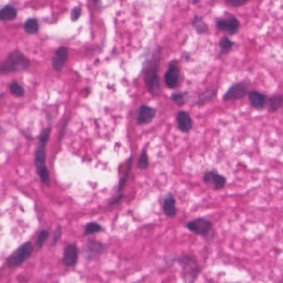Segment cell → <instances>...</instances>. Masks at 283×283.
Listing matches in <instances>:
<instances>
[{
	"label": "cell",
	"instance_id": "obj_14",
	"mask_svg": "<svg viewBox=\"0 0 283 283\" xmlns=\"http://www.w3.org/2000/svg\"><path fill=\"white\" fill-rule=\"evenodd\" d=\"M79 259V250L75 244H68L63 251V264L68 267H74Z\"/></svg>",
	"mask_w": 283,
	"mask_h": 283
},
{
	"label": "cell",
	"instance_id": "obj_28",
	"mask_svg": "<svg viewBox=\"0 0 283 283\" xmlns=\"http://www.w3.org/2000/svg\"><path fill=\"white\" fill-rule=\"evenodd\" d=\"M149 166V158H148L147 152L145 149L142 150V154L140 155L138 161V168L142 170H145Z\"/></svg>",
	"mask_w": 283,
	"mask_h": 283
},
{
	"label": "cell",
	"instance_id": "obj_16",
	"mask_svg": "<svg viewBox=\"0 0 283 283\" xmlns=\"http://www.w3.org/2000/svg\"><path fill=\"white\" fill-rule=\"evenodd\" d=\"M218 95V87H208L199 94L198 100L194 103V106H198V107L205 106V105L214 101L217 98Z\"/></svg>",
	"mask_w": 283,
	"mask_h": 283
},
{
	"label": "cell",
	"instance_id": "obj_26",
	"mask_svg": "<svg viewBox=\"0 0 283 283\" xmlns=\"http://www.w3.org/2000/svg\"><path fill=\"white\" fill-rule=\"evenodd\" d=\"M9 90L12 95H14L15 97H22L25 94V91L24 87L19 85L18 82H12L10 84L8 85Z\"/></svg>",
	"mask_w": 283,
	"mask_h": 283
},
{
	"label": "cell",
	"instance_id": "obj_25",
	"mask_svg": "<svg viewBox=\"0 0 283 283\" xmlns=\"http://www.w3.org/2000/svg\"><path fill=\"white\" fill-rule=\"evenodd\" d=\"M102 230H103V228H102L101 224L95 223V222H90L85 226L83 236H88L90 234L99 233V232L102 231Z\"/></svg>",
	"mask_w": 283,
	"mask_h": 283
},
{
	"label": "cell",
	"instance_id": "obj_3",
	"mask_svg": "<svg viewBox=\"0 0 283 283\" xmlns=\"http://www.w3.org/2000/svg\"><path fill=\"white\" fill-rule=\"evenodd\" d=\"M161 47H158L152 58L148 62L144 68V82L148 92L156 96L160 92V76H159V63L161 58Z\"/></svg>",
	"mask_w": 283,
	"mask_h": 283
},
{
	"label": "cell",
	"instance_id": "obj_32",
	"mask_svg": "<svg viewBox=\"0 0 283 283\" xmlns=\"http://www.w3.org/2000/svg\"><path fill=\"white\" fill-rule=\"evenodd\" d=\"M81 14H82V8L78 7V6H76V7H75V8L72 9V11H71V20H72V21H76L77 19H79Z\"/></svg>",
	"mask_w": 283,
	"mask_h": 283
},
{
	"label": "cell",
	"instance_id": "obj_10",
	"mask_svg": "<svg viewBox=\"0 0 283 283\" xmlns=\"http://www.w3.org/2000/svg\"><path fill=\"white\" fill-rule=\"evenodd\" d=\"M181 78L180 65L176 60H172L165 74V82L169 89H175L179 87Z\"/></svg>",
	"mask_w": 283,
	"mask_h": 283
},
{
	"label": "cell",
	"instance_id": "obj_12",
	"mask_svg": "<svg viewBox=\"0 0 283 283\" xmlns=\"http://www.w3.org/2000/svg\"><path fill=\"white\" fill-rule=\"evenodd\" d=\"M156 115V110L146 105H142L136 113L137 125H148L152 122Z\"/></svg>",
	"mask_w": 283,
	"mask_h": 283
},
{
	"label": "cell",
	"instance_id": "obj_23",
	"mask_svg": "<svg viewBox=\"0 0 283 283\" xmlns=\"http://www.w3.org/2000/svg\"><path fill=\"white\" fill-rule=\"evenodd\" d=\"M172 101L178 106H185L189 100V92H175L171 95Z\"/></svg>",
	"mask_w": 283,
	"mask_h": 283
},
{
	"label": "cell",
	"instance_id": "obj_19",
	"mask_svg": "<svg viewBox=\"0 0 283 283\" xmlns=\"http://www.w3.org/2000/svg\"><path fill=\"white\" fill-rule=\"evenodd\" d=\"M267 109L270 113L278 112L280 110L283 111V95L276 94L270 96L267 100Z\"/></svg>",
	"mask_w": 283,
	"mask_h": 283
},
{
	"label": "cell",
	"instance_id": "obj_35",
	"mask_svg": "<svg viewBox=\"0 0 283 283\" xmlns=\"http://www.w3.org/2000/svg\"></svg>",
	"mask_w": 283,
	"mask_h": 283
},
{
	"label": "cell",
	"instance_id": "obj_18",
	"mask_svg": "<svg viewBox=\"0 0 283 283\" xmlns=\"http://www.w3.org/2000/svg\"><path fill=\"white\" fill-rule=\"evenodd\" d=\"M68 58V49L67 47L62 46L57 50L55 57L52 59V66L55 71H62L63 66Z\"/></svg>",
	"mask_w": 283,
	"mask_h": 283
},
{
	"label": "cell",
	"instance_id": "obj_4",
	"mask_svg": "<svg viewBox=\"0 0 283 283\" xmlns=\"http://www.w3.org/2000/svg\"><path fill=\"white\" fill-rule=\"evenodd\" d=\"M184 227L188 229L189 231L201 236L208 244L212 243L217 237V232L213 224L211 221L208 220L206 218H198L189 221L185 223Z\"/></svg>",
	"mask_w": 283,
	"mask_h": 283
},
{
	"label": "cell",
	"instance_id": "obj_33",
	"mask_svg": "<svg viewBox=\"0 0 283 283\" xmlns=\"http://www.w3.org/2000/svg\"><path fill=\"white\" fill-rule=\"evenodd\" d=\"M124 199V194H120L119 196H117L116 199H113L109 204V208L112 207V206H115L117 204H120V202L122 201V199Z\"/></svg>",
	"mask_w": 283,
	"mask_h": 283
},
{
	"label": "cell",
	"instance_id": "obj_8",
	"mask_svg": "<svg viewBox=\"0 0 283 283\" xmlns=\"http://www.w3.org/2000/svg\"><path fill=\"white\" fill-rule=\"evenodd\" d=\"M216 29L229 36L236 35L241 28V23L237 17L229 14L228 18H217L215 20Z\"/></svg>",
	"mask_w": 283,
	"mask_h": 283
},
{
	"label": "cell",
	"instance_id": "obj_17",
	"mask_svg": "<svg viewBox=\"0 0 283 283\" xmlns=\"http://www.w3.org/2000/svg\"><path fill=\"white\" fill-rule=\"evenodd\" d=\"M162 209L165 215L168 218H174L177 215V207H176V199L171 193H167L164 197Z\"/></svg>",
	"mask_w": 283,
	"mask_h": 283
},
{
	"label": "cell",
	"instance_id": "obj_1",
	"mask_svg": "<svg viewBox=\"0 0 283 283\" xmlns=\"http://www.w3.org/2000/svg\"><path fill=\"white\" fill-rule=\"evenodd\" d=\"M52 129L50 127L43 130L41 135L38 139V146L36 150L34 164L38 176L40 178L42 183L47 186L50 185V173L47 169L45 163V151H46L47 144L49 142L50 135Z\"/></svg>",
	"mask_w": 283,
	"mask_h": 283
},
{
	"label": "cell",
	"instance_id": "obj_30",
	"mask_svg": "<svg viewBox=\"0 0 283 283\" xmlns=\"http://www.w3.org/2000/svg\"><path fill=\"white\" fill-rule=\"evenodd\" d=\"M225 3L232 8H240L248 3V0H227Z\"/></svg>",
	"mask_w": 283,
	"mask_h": 283
},
{
	"label": "cell",
	"instance_id": "obj_2",
	"mask_svg": "<svg viewBox=\"0 0 283 283\" xmlns=\"http://www.w3.org/2000/svg\"><path fill=\"white\" fill-rule=\"evenodd\" d=\"M175 262L181 268V278L185 283H194L201 273V266L196 256L190 253H185L174 259Z\"/></svg>",
	"mask_w": 283,
	"mask_h": 283
},
{
	"label": "cell",
	"instance_id": "obj_5",
	"mask_svg": "<svg viewBox=\"0 0 283 283\" xmlns=\"http://www.w3.org/2000/svg\"><path fill=\"white\" fill-rule=\"evenodd\" d=\"M30 66V61L24 54L19 51H14L9 53L0 67L2 75H8L15 72L26 71Z\"/></svg>",
	"mask_w": 283,
	"mask_h": 283
},
{
	"label": "cell",
	"instance_id": "obj_6",
	"mask_svg": "<svg viewBox=\"0 0 283 283\" xmlns=\"http://www.w3.org/2000/svg\"><path fill=\"white\" fill-rule=\"evenodd\" d=\"M33 253V245L32 242H25L17 248L16 250L14 251L6 259V265L9 268H16L30 259Z\"/></svg>",
	"mask_w": 283,
	"mask_h": 283
},
{
	"label": "cell",
	"instance_id": "obj_7",
	"mask_svg": "<svg viewBox=\"0 0 283 283\" xmlns=\"http://www.w3.org/2000/svg\"><path fill=\"white\" fill-rule=\"evenodd\" d=\"M250 81L244 80L231 85L223 94L222 100L225 102L239 101L248 96L250 93Z\"/></svg>",
	"mask_w": 283,
	"mask_h": 283
},
{
	"label": "cell",
	"instance_id": "obj_21",
	"mask_svg": "<svg viewBox=\"0 0 283 283\" xmlns=\"http://www.w3.org/2000/svg\"><path fill=\"white\" fill-rule=\"evenodd\" d=\"M234 44H235V42L231 40L228 36H223L218 43V46H219L218 56L220 57L228 56L231 52Z\"/></svg>",
	"mask_w": 283,
	"mask_h": 283
},
{
	"label": "cell",
	"instance_id": "obj_27",
	"mask_svg": "<svg viewBox=\"0 0 283 283\" xmlns=\"http://www.w3.org/2000/svg\"><path fill=\"white\" fill-rule=\"evenodd\" d=\"M50 233L47 229H43L40 233L38 234V237L36 240V245L38 248H43L44 243L46 242L47 239L49 237Z\"/></svg>",
	"mask_w": 283,
	"mask_h": 283
},
{
	"label": "cell",
	"instance_id": "obj_13",
	"mask_svg": "<svg viewBox=\"0 0 283 283\" xmlns=\"http://www.w3.org/2000/svg\"><path fill=\"white\" fill-rule=\"evenodd\" d=\"M248 102L253 109L262 111L267 107V96L260 91H251L248 95Z\"/></svg>",
	"mask_w": 283,
	"mask_h": 283
},
{
	"label": "cell",
	"instance_id": "obj_9",
	"mask_svg": "<svg viewBox=\"0 0 283 283\" xmlns=\"http://www.w3.org/2000/svg\"><path fill=\"white\" fill-rule=\"evenodd\" d=\"M203 182L208 187L212 188L214 190H220L226 186L228 180L227 178L219 174L215 170H208L203 174Z\"/></svg>",
	"mask_w": 283,
	"mask_h": 283
},
{
	"label": "cell",
	"instance_id": "obj_29",
	"mask_svg": "<svg viewBox=\"0 0 283 283\" xmlns=\"http://www.w3.org/2000/svg\"><path fill=\"white\" fill-rule=\"evenodd\" d=\"M131 158L130 159V161L128 162V168H127V171L125 172V175L124 177L120 180V183H119V186H118V189H117V191L120 192V191L122 190V189L124 188L125 186V183H126V180L128 179L129 174H130V172H131Z\"/></svg>",
	"mask_w": 283,
	"mask_h": 283
},
{
	"label": "cell",
	"instance_id": "obj_15",
	"mask_svg": "<svg viewBox=\"0 0 283 283\" xmlns=\"http://www.w3.org/2000/svg\"><path fill=\"white\" fill-rule=\"evenodd\" d=\"M178 129L183 133H189L193 129V121L190 114L186 111H180L176 115Z\"/></svg>",
	"mask_w": 283,
	"mask_h": 283
},
{
	"label": "cell",
	"instance_id": "obj_22",
	"mask_svg": "<svg viewBox=\"0 0 283 283\" xmlns=\"http://www.w3.org/2000/svg\"><path fill=\"white\" fill-rule=\"evenodd\" d=\"M18 11L11 5H5L0 10V19L3 21H11L17 17Z\"/></svg>",
	"mask_w": 283,
	"mask_h": 283
},
{
	"label": "cell",
	"instance_id": "obj_20",
	"mask_svg": "<svg viewBox=\"0 0 283 283\" xmlns=\"http://www.w3.org/2000/svg\"><path fill=\"white\" fill-rule=\"evenodd\" d=\"M192 27L196 32L197 34H199V35L205 34L210 30L209 25H208L207 23L204 21V18L200 15H198V14L193 15V20H192Z\"/></svg>",
	"mask_w": 283,
	"mask_h": 283
},
{
	"label": "cell",
	"instance_id": "obj_31",
	"mask_svg": "<svg viewBox=\"0 0 283 283\" xmlns=\"http://www.w3.org/2000/svg\"><path fill=\"white\" fill-rule=\"evenodd\" d=\"M62 237V228L57 227V229L53 231V238H52V245L55 246Z\"/></svg>",
	"mask_w": 283,
	"mask_h": 283
},
{
	"label": "cell",
	"instance_id": "obj_34",
	"mask_svg": "<svg viewBox=\"0 0 283 283\" xmlns=\"http://www.w3.org/2000/svg\"><path fill=\"white\" fill-rule=\"evenodd\" d=\"M200 3V1H191L190 3H192V4H193V5H194V4H198V3Z\"/></svg>",
	"mask_w": 283,
	"mask_h": 283
},
{
	"label": "cell",
	"instance_id": "obj_11",
	"mask_svg": "<svg viewBox=\"0 0 283 283\" xmlns=\"http://www.w3.org/2000/svg\"><path fill=\"white\" fill-rule=\"evenodd\" d=\"M106 248V245L96 240H88L84 245L82 246V256L85 260L90 261L95 256L101 255Z\"/></svg>",
	"mask_w": 283,
	"mask_h": 283
},
{
	"label": "cell",
	"instance_id": "obj_24",
	"mask_svg": "<svg viewBox=\"0 0 283 283\" xmlns=\"http://www.w3.org/2000/svg\"><path fill=\"white\" fill-rule=\"evenodd\" d=\"M24 28L25 32L29 35L35 34L39 30V24H38V20L36 19H27V21L24 23Z\"/></svg>",
	"mask_w": 283,
	"mask_h": 283
}]
</instances>
